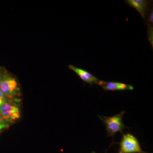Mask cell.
Masks as SVG:
<instances>
[{
	"instance_id": "obj_1",
	"label": "cell",
	"mask_w": 153,
	"mask_h": 153,
	"mask_svg": "<svg viewBox=\"0 0 153 153\" xmlns=\"http://www.w3.org/2000/svg\"><path fill=\"white\" fill-rule=\"evenodd\" d=\"M124 111L112 116H99L100 119L105 126L107 137L114 138L115 134L120 132L123 134V131L127 128L123 120V117L125 114Z\"/></svg>"
},
{
	"instance_id": "obj_2",
	"label": "cell",
	"mask_w": 153,
	"mask_h": 153,
	"mask_svg": "<svg viewBox=\"0 0 153 153\" xmlns=\"http://www.w3.org/2000/svg\"><path fill=\"white\" fill-rule=\"evenodd\" d=\"M123 137L119 143L118 153H145L141 147L139 141L134 135L130 133L122 134Z\"/></svg>"
},
{
	"instance_id": "obj_3",
	"label": "cell",
	"mask_w": 153,
	"mask_h": 153,
	"mask_svg": "<svg viewBox=\"0 0 153 153\" xmlns=\"http://www.w3.org/2000/svg\"><path fill=\"white\" fill-rule=\"evenodd\" d=\"M0 90L6 97L12 98L19 94L20 89L19 84L15 77L10 74H3L0 84Z\"/></svg>"
},
{
	"instance_id": "obj_4",
	"label": "cell",
	"mask_w": 153,
	"mask_h": 153,
	"mask_svg": "<svg viewBox=\"0 0 153 153\" xmlns=\"http://www.w3.org/2000/svg\"><path fill=\"white\" fill-rule=\"evenodd\" d=\"M20 117V108L16 103L7 102L0 108V118L4 121H15Z\"/></svg>"
},
{
	"instance_id": "obj_5",
	"label": "cell",
	"mask_w": 153,
	"mask_h": 153,
	"mask_svg": "<svg viewBox=\"0 0 153 153\" xmlns=\"http://www.w3.org/2000/svg\"><path fill=\"white\" fill-rule=\"evenodd\" d=\"M68 68L75 72L82 81L91 85L93 84H97L98 85L100 82V80L85 69L77 68L72 65H69Z\"/></svg>"
},
{
	"instance_id": "obj_6",
	"label": "cell",
	"mask_w": 153,
	"mask_h": 153,
	"mask_svg": "<svg viewBox=\"0 0 153 153\" xmlns=\"http://www.w3.org/2000/svg\"><path fill=\"white\" fill-rule=\"evenodd\" d=\"M99 85L105 91L134 90L133 85L118 82H106L100 80Z\"/></svg>"
},
{
	"instance_id": "obj_7",
	"label": "cell",
	"mask_w": 153,
	"mask_h": 153,
	"mask_svg": "<svg viewBox=\"0 0 153 153\" xmlns=\"http://www.w3.org/2000/svg\"><path fill=\"white\" fill-rule=\"evenodd\" d=\"M127 4L136 10L143 19H146L150 2L146 0H126Z\"/></svg>"
},
{
	"instance_id": "obj_8",
	"label": "cell",
	"mask_w": 153,
	"mask_h": 153,
	"mask_svg": "<svg viewBox=\"0 0 153 153\" xmlns=\"http://www.w3.org/2000/svg\"><path fill=\"white\" fill-rule=\"evenodd\" d=\"M148 38L149 41L152 46L153 47V27L148 26Z\"/></svg>"
},
{
	"instance_id": "obj_9",
	"label": "cell",
	"mask_w": 153,
	"mask_h": 153,
	"mask_svg": "<svg viewBox=\"0 0 153 153\" xmlns=\"http://www.w3.org/2000/svg\"><path fill=\"white\" fill-rule=\"evenodd\" d=\"M6 96L0 90V108L7 102V99Z\"/></svg>"
},
{
	"instance_id": "obj_10",
	"label": "cell",
	"mask_w": 153,
	"mask_h": 153,
	"mask_svg": "<svg viewBox=\"0 0 153 153\" xmlns=\"http://www.w3.org/2000/svg\"><path fill=\"white\" fill-rule=\"evenodd\" d=\"M148 26L153 27V9L151 10L150 13L149 14V17L148 19Z\"/></svg>"
},
{
	"instance_id": "obj_11",
	"label": "cell",
	"mask_w": 153,
	"mask_h": 153,
	"mask_svg": "<svg viewBox=\"0 0 153 153\" xmlns=\"http://www.w3.org/2000/svg\"><path fill=\"white\" fill-rule=\"evenodd\" d=\"M7 124L4 122V121L0 118V131L3 129L7 127Z\"/></svg>"
},
{
	"instance_id": "obj_12",
	"label": "cell",
	"mask_w": 153,
	"mask_h": 153,
	"mask_svg": "<svg viewBox=\"0 0 153 153\" xmlns=\"http://www.w3.org/2000/svg\"><path fill=\"white\" fill-rule=\"evenodd\" d=\"M3 76V74L1 72V71H0V84H1V82L2 79V77Z\"/></svg>"
},
{
	"instance_id": "obj_13",
	"label": "cell",
	"mask_w": 153,
	"mask_h": 153,
	"mask_svg": "<svg viewBox=\"0 0 153 153\" xmlns=\"http://www.w3.org/2000/svg\"><path fill=\"white\" fill-rule=\"evenodd\" d=\"M91 153H96L95 152H91Z\"/></svg>"
},
{
	"instance_id": "obj_14",
	"label": "cell",
	"mask_w": 153,
	"mask_h": 153,
	"mask_svg": "<svg viewBox=\"0 0 153 153\" xmlns=\"http://www.w3.org/2000/svg\"><path fill=\"white\" fill-rule=\"evenodd\" d=\"M145 153H148L145 152Z\"/></svg>"
}]
</instances>
